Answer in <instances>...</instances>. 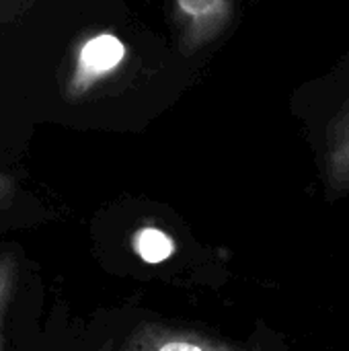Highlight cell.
<instances>
[{
	"label": "cell",
	"instance_id": "obj_2",
	"mask_svg": "<svg viewBox=\"0 0 349 351\" xmlns=\"http://www.w3.org/2000/svg\"><path fill=\"white\" fill-rule=\"evenodd\" d=\"M123 56H125V47L115 35L103 33L88 39L80 49L78 66L70 82V95L72 97L82 95L93 82L115 70L123 60Z\"/></svg>",
	"mask_w": 349,
	"mask_h": 351
},
{
	"label": "cell",
	"instance_id": "obj_3",
	"mask_svg": "<svg viewBox=\"0 0 349 351\" xmlns=\"http://www.w3.org/2000/svg\"><path fill=\"white\" fill-rule=\"evenodd\" d=\"M25 206V195L16 179L0 171V230L27 226L39 218L37 212H29Z\"/></svg>",
	"mask_w": 349,
	"mask_h": 351
},
{
	"label": "cell",
	"instance_id": "obj_1",
	"mask_svg": "<svg viewBox=\"0 0 349 351\" xmlns=\"http://www.w3.org/2000/svg\"><path fill=\"white\" fill-rule=\"evenodd\" d=\"M121 351H251L210 339L200 333L171 329L158 323L140 325L123 343Z\"/></svg>",
	"mask_w": 349,
	"mask_h": 351
},
{
	"label": "cell",
	"instance_id": "obj_4",
	"mask_svg": "<svg viewBox=\"0 0 349 351\" xmlns=\"http://www.w3.org/2000/svg\"><path fill=\"white\" fill-rule=\"evenodd\" d=\"M132 249L134 253L148 265H158L171 259L177 251V245L173 237L156 226H142L132 237Z\"/></svg>",
	"mask_w": 349,
	"mask_h": 351
},
{
	"label": "cell",
	"instance_id": "obj_5",
	"mask_svg": "<svg viewBox=\"0 0 349 351\" xmlns=\"http://www.w3.org/2000/svg\"><path fill=\"white\" fill-rule=\"evenodd\" d=\"M16 282H19V263L14 253L10 251L0 253V351H8L4 339V325H6L8 311L14 302Z\"/></svg>",
	"mask_w": 349,
	"mask_h": 351
}]
</instances>
